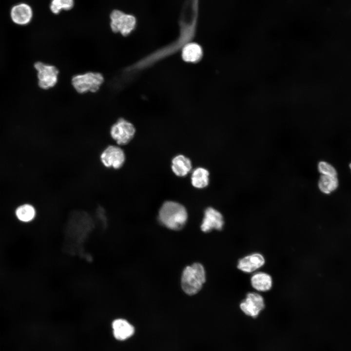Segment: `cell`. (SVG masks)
<instances>
[{"mask_svg":"<svg viewBox=\"0 0 351 351\" xmlns=\"http://www.w3.org/2000/svg\"><path fill=\"white\" fill-rule=\"evenodd\" d=\"M37 71L38 85L42 89H49L54 87L58 81V70L52 65L38 61L34 64Z\"/></svg>","mask_w":351,"mask_h":351,"instance_id":"8992f818","label":"cell"},{"mask_svg":"<svg viewBox=\"0 0 351 351\" xmlns=\"http://www.w3.org/2000/svg\"><path fill=\"white\" fill-rule=\"evenodd\" d=\"M110 18L112 31L115 33L119 32L124 36L129 35L136 27V19L132 15L115 10L111 14Z\"/></svg>","mask_w":351,"mask_h":351,"instance_id":"5b68a950","label":"cell"},{"mask_svg":"<svg viewBox=\"0 0 351 351\" xmlns=\"http://www.w3.org/2000/svg\"><path fill=\"white\" fill-rule=\"evenodd\" d=\"M205 282V272L203 266L195 263L186 267L181 276V287L184 292L189 295L197 293Z\"/></svg>","mask_w":351,"mask_h":351,"instance_id":"7a4b0ae2","label":"cell"},{"mask_svg":"<svg viewBox=\"0 0 351 351\" xmlns=\"http://www.w3.org/2000/svg\"><path fill=\"white\" fill-rule=\"evenodd\" d=\"M224 221L222 214L212 207L207 208L204 212V216L201 225V229L204 232H209L213 229L222 230Z\"/></svg>","mask_w":351,"mask_h":351,"instance_id":"30bf717a","label":"cell"},{"mask_svg":"<svg viewBox=\"0 0 351 351\" xmlns=\"http://www.w3.org/2000/svg\"><path fill=\"white\" fill-rule=\"evenodd\" d=\"M125 159V155L123 149L115 145L107 146L100 155V160L104 167L116 170L122 167Z\"/></svg>","mask_w":351,"mask_h":351,"instance_id":"52a82bcc","label":"cell"},{"mask_svg":"<svg viewBox=\"0 0 351 351\" xmlns=\"http://www.w3.org/2000/svg\"><path fill=\"white\" fill-rule=\"evenodd\" d=\"M192 167L190 159L183 155H177L172 159V170L177 176H186L191 171Z\"/></svg>","mask_w":351,"mask_h":351,"instance_id":"2e32d148","label":"cell"},{"mask_svg":"<svg viewBox=\"0 0 351 351\" xmlns=\"http://www.w3.org/2000/svg\"><path fill=\"white\" fill-rule=\"evenodd\" d=\"M114 337L118 340L124 341L131 337L135 332V328L128 321L122 318L114 320L112 323Z\"/></svg>","mask_w":351,"mask_h":351,"instance_id":"7c38bea8","label":"cell"},{"mask_svg":"<svg viewBox=\"0 0 351 351\" xmlns=\"http://www.w3.org/2000/svg\"><path fill=\"white\" fill-rule=\"evenodd\" d=\"M239 308L246 315L256 318L265 308L264 298L258 293L249 292L240 303Z\"/></svg>","mask_w":351,"mask_h":351,"instance_id":"ba28073f","label":"cell"},{"mask_svg":"<svg viewBox=\"0 0 351 351\" xmlns=\"http://www.w3.org/2000/svg\"><path fill=\"white\" fill-rule=\"evenodd\" d=\"M318 172L321 175L329 176H337L336 169L331 164L325 161H320L317 165Z\"/></svg>","mask_w":351,"mask_h":351,"instance_id":"ffe728a7","label":"cell"},{"mask_svg":"<svg viewBox=\"0 0 351 351\" xmlns=\"http://www.w3.org/2000/svg\"><path fill=\"white\" fill-rule=\"evenodd\" d=\"M339 181L337 176L321 175L318 181L319 190L325 194H330L338 188Z\"/></svg>","mask_w":351,"mask_h":351,"instance_id":"ac0fdd59","label":"cell"},{"mask_svg":"<svg viewBox=\"0 0 351 351\" xmlns=\"http://www.w3.org/2000/svg\"><path fill=\"white\" fill-rule=\"evenodd\" d=\"M14 214L19 221L23 223H28L35 218L37 211L32 204L29 202H22L19 203L16 206Z\"/></svg>","mask_w":351,"mask_h":351,"instance_id":"5bb4252c","label":"cell"},{"mask_svg":"<svg viewBox=\"0 0 351 351\" xmlns=\"http://www.w3.org/2000/svg\"><path fill=\"white\" fill-rule=\"evenodd\" d=\"M252 287L258 292L269 291L273 286L272 276L264 272H257L254 273L251 278Z\"/></svg>","mask_w":351,"mask_h":351,"instance_id":"9a60e30c","label":"cell"},{"mask_svg":"<svg viewBox=\"0 0 351 351\" xmlns=\"http://www.w3.org/2000/svg\"><path fill=\"white\" fill-rule=\"evenodd\" d=\"M188 217L185 208L180 203L168 201L164 202L159 211L158 218L168 228L179 230L185 224Z\"/></svg>","mask_w":351,"mask_h":351,"instance_id":"6da1fadb","label":"cell"},{"mask_svg":"<svg viewBox=\"0 0 351 351\" xmlns=\"http://www.w3.org/2000/svg\"><path fill=\"white\" fill-rule=\"evenodd\" d=\"M71 82L74 89L79 93H94L99 89L104 82V77L101 73L88 72L75 75Z\"/></svg>","mask_w":351,"mask_h":351,"instance_id":"3957f363","label":"cell"},{"mask_svg":"<svg viewBox=\"0 0 351 351\" xmlns=\"http://www.w3.org/2000/svg\"><path fill=\"white\" fill-rule=\"evenodd\" d=\"M11 22L18 26L29 24L33 17V11L30 4L26 2H20L13 5L9 11Z\"/></svg>","mask_w":351,"mask_h":351,"instance_id":"9c48e42d","label":"cell"},{"mask_svg":"<svg viewBox=\"0 0 351 351\" xmlns=\"http://www.w3.org/2000/svg\"><path fill=\"white\" fill-rule=\"evenodd\" d=\"M74 5V0H52L50 9L54 14H58L60 10H69Z\"/></svg>","mask_w":351,"mask_h":351,"instance_id":"d6986e66","label":"cell"},{"mask_svg":"<svg viewBox=\"0 0 351 351\" xmlns=\"http://www.w3.org/2000/svg\"><path fill=\"white\" fill-rule=\"evenodd\" d=\"M265 263L264 256L260 253H253L240 258L237 265L238 269L246 273H251L262 267Z\"/></svg>","mask_w":351,"mask_h":351,"instance_id":"8fae6325","label":"cell"},{"mask_svg":"<svg viewBox=\"0 0 351 351\" xmlns=\"http://www.w3.org/2000/svg\"><path fill=\"white\" fill-rule=\"evenodd\" d=\"M349 167L350 169L351 170V163L349 164Z\"/></svg>","mask_w":351,"mask_h":351,"instance_id":"44dd1931","label":"cell"},{"mask_svg":"<svg viewBox=\"0 0 351 351\" xmlns=\"http://www.w3.org/2000/svg\"><path fill=\"white\" fill-rule=\"evenodd\" d=\"M181 57L185 62H198L203 57L202 48L198 43L192 41L190 42L182 48Z\"/></svg>","mask_w":351,"mask_h":351,"instance_id":"4fadbf2b","label":"cell"},{"mask_svg":"<svg viewBox=\"0 0 351 351\" xmlns=\"http://www.w3.org/2000/svg\"><path fill=\"white\" fill-rule=\"evenodd\" d=\"M136 129L134 125L123 118H119L111 127L110 134L118 145H126L134 137Z\"/></svg>","mask_w":351,"mask_h":351,"instance_id":"277c9868","label":"cell"},{"mask_svg":"<svg viewBox=\"0 0 351 351\" xmlns=\"http://www.w3.org/2000/svg\"><path fill=\"white\" fill-rule=\"evenodd\" d=\"M209 171L202 167L196 168L192 173L191 183L192 185L198 189L206 187L209 182Z\"/></svg>","mask_w":351,"mask_h":351,"instance_id":"e0dca14e","label":"cell"}]
</instances>
